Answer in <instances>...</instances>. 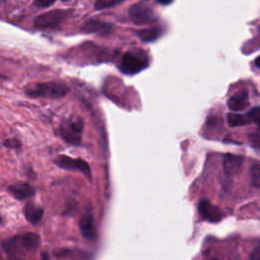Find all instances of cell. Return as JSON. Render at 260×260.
Wrapping results in <instances>:
<instances>
[{"instance_id": "cell-1", "label": "cell", "mask_w": 260, "mask_h": 260, "mask_svg": "<svg viewBox=\"0 0 260 260\" xmlns=\"http://www.w3.org/2000/svg\"><path fill=\"white\" fill-rule=\"evenodd\" d=\"M69 92V87L59 82H43L25 89V93L31 98L60 99Z\"/></svg>"}, {"instance_id": "cell-2", "label": "cell", "mask_w": 260, "mask_h": 260, "mask_svg": "<svg viewBox=\"0 0 260 260\" xmlns=\"http://www.w3.org/2000/svg\"><path fill=\"white\" fill-rule=\"evenodd\" d=\"M148 57L144 51L127 52L124 54L119 69L127 75L136 74L148 67Z\"/></svg>"}, {"instance_id": "cell-3", "label": "cell", "mask_w": 260, "mask_h": 260, "mask_svg": "<svg viewBox=\"0 0 260 260\" xmlns=\"http://www.w3.org/2000/svg\"><path fill=\"white\" fill-rule=\"evenodd\" d=\"M83 130V122L79 117H70L63 121L59 127L61 138L69 144L79 145Z\"/></svg>"}, {"instance_id": "cell-4", "label": "cell", "mask_w": 260, "mask_h": 260, "mask_svg": "<svg viewBox=\"0 0 260 260\" xmlns=\"http://www.w3.org/2000/svg\"><path fill=\"white\" fill-rule=\"evenodd\" d=\"M67 16H68V11L55 9L37 16L34 21V24L38 28L56 27L61 22H63Z\"/></svg>"}, {"instance_id": "cell-5", "label": "cell", "mask_w": 260, "mask_h": 260, "mask_svg": "<svg viewBox=\"0 0 260 260\" xmlns=\"http://www.w3.org/2000/svg\"><path fill=\"white\" fill-rule=\"evenodd\" d=\"M55 165L64 170H71V171H78L82 173L88 179L91 178L90 168L88 164L81 158H72L67 155H59L54 160Z\"/></svg>"}, {"instance_id": "cell-6", "label": "cell", "mask_w": 260, "mask_h": 260, "mask_svg": "<svg viewBox=\"0 0 260 260\" xmlns=\"http://www.w3.org/2000/svg\"><path fill=\"white\" fill-rule=\"evenodd\" d=\"M129 17L135 24H147L155 21L153 11L142 3H135L129 8Z\"/></svg>"}, {"instance_id": "cell-7", "label": "cell", "mask_w": 260, "mask_h": 260, "mask_svg": "<svg viewBox=\"0 0 260 260\" xmlns=\"http://www.w3.org/2000/svg\"><path fill=\"white\" fill-rule=\"evenodd\" d=\"M198 211L203 220L208 222H218L222 219V211L215 205L211 204L207 199H201L198 204Z\"/></svg>"}, {"instance_id": "cell-8", "label": "cell", "mask_w": 260, "mask_h": 260, "mask_svg": "<svg viewBox=\"0 0 260 260\" xmlns=\"http://www.w3.org/2000/svg\"><path fill=\"white\" fill-rule=\"evenodd\" d=\"M244 164V156L234 153H225L223 156V172L228 176H235L240 172Z\"/></svg>"}, {"instance_id": "cell-9", "label": "cell", "mask_w": 260, "mask_h": 260, "mask_svg": "<svg viewBox=\"0 0 260 260\" xmlns=\"http://www.w3.org/2000/svg\"><path fill=\"white\" fill-rule=\"evenodd\" d=\"M7 191L17 200H25L36 193L35 188L25 182H16L7 187Z\"/></svg>"}, {"instance_id": "cell-10", "label": "cell", "mask_w": 260, "mask_h": 260, "mask_svg": "<svg viewBox=\"0 0 260 260\" xmlns=\"http://www.w3.org/2000/svg\"><path fill=\"white\" fill-rule=\"evenodd\" d=\"M2 248L4 249L5 253L9 258H18L25 253L19 236H15L13 238L3 241Z\"/></svg>"}, {"instance_id": "cell-11", "label": "cell", "mask_w": 260, "mask_h": 260, "mask_svg": "<svg viewBox=\"0 0 260 260\" xmlns=\"http://www.w3.org/2000/svg\"><path fill=\"white\" fill-rule=\"evenodd\" d=\"M249 94L247 89H242L235 94H233L228 101V107L231 111L239 112L243 111L249 106Z\"/></svg>"}, {"instance_id": "cell-12", "label": "cell", "mask_w": 260, "mask_h": 260, "mask_svg": "<svg viewBox=\"0 0 260 260\" xmlns=\"http://www.w3.org/2000/svg\"><path fill=\"white\" fill-rule=\"evenodd\" d=\"M112 30L110 23L101 20H87L81 26V31L84 34H99L108 35Z\"/></svg>"}, {"instance_id": "cell-13", "label": "cell", "mask_w": 260, "mask_h": 260, "mask_svg": "<svg viewBox=\"0 0 260 260\" xmlns=\"http://www.w3.org/2000/svg\"><path fill=\"white\" fill-rule=\"evenodd\" d=\"M79 231L83 238L85 239H93L95 237V228L93 222V216L90 212L84 213L79 219Z\"/></svg>"}, {"instance_id": "cell-14", "label": "cell", "mask_w": 260, "mask_h": 260, "mask_svg": "<svg viewBox=\"0 0 260 260\" xmlns=\"http://www.w3.org/2000/svg\"><path fill=\"white\" fill-rule=\"evenodd\" d=\"M23 214L26 220L31 224H37L41 221L44 215V209L31 202H28L23 207Z\"/></svg>"}, {"instance_id": "cell-15", "label": "cell", "mask_w": 260, "mask_h": 260, "mask_svg": "<svg viewBox=\"0 0 260 260\" xmlns=\"http://www.w3.org/2000/svg\"><path fill=\"white\" fill-rule=\"evenodd\" d=\"M19 237L25 252L35 251L40 246L41 238L36 233H25L23 235H20Z\"/></svg>"}, {"instance_id": "cell-16", "label": "cell", "mask_w": 260, "mask_h": 260, "mask_svg": "<svg viewBox=\"0 0 260 260\" xmlns=\"http://www.w3.org/2000/svg\"><path fill=\"white\" fill-rule=\"evenodd\" d=\"M226 120L228 124L231 127H240V126H246L251 124L252 122L250 121L249 117L246 115L242 114H235V113H230L226 115Z\"/></svg>"}, {"instance_id": "cell-17", "label": "cell", "mask_w": 260, "mask_h": 260, "mask_svg": "<svg viewBox=\"0 0 260 260\" xmlns=\"http://www.w3.org/2000/svg\"><path fill=\"white\" fill-rule=\"evenodd\" d=\"M161 35V28L160 27H150L146 29H141L137 31V36L143 41V42H153L157 40Z\"/></svg>"}, {"instance_id": "cell-18", "label": "cell", "mask_w": 260, "mask_h": 260, "mask_svg": "<svg viewBox=\"0 0 260 260\" xmlns=\"http://www.w3.org/2000/svg\"><path fill=\"white\" fill-rule=\"evenodd\" d=\"M250 178H251V185L254 188H259V186H260V168H259V164L257 161L254 162L250 169Z\"/></svg>"}, {"instance_id": "cell-19", "label": "cell", "mask_w": 260, "mask_h": 260, "mask_svg": "<svg viewBox=\"0 0 260 260\" xmlns=\"http://www.w3.org/2000/svg\"><path fill=\"white\" fill-rule=\"evenodd\" d=\"M124 0H95L94 3V8L98 10H102V9H106L112 6H115L119 3H121Z\"/></svg>"}, {"instance_id": "cell-20", "label": "cell", "mask_w": 260, "mask_h": 260, "mask_svg": "<svg viewBox=\"0 0 260 260\" xmlns=\"http://www.w3.org/2000/svg\"><path fill=\"white\" fill-rule=\"evenodd\" d=\"M247 116L249 117V119H250L251 122H254L255 124H258V123H259V120H260V107H259V106H256V107L252 108V109L247 113Z\"/></svg>"}, {"instance_id": "cell-21", "label": "cell", "mask_w": 260, "mask_h": 260, "mask_svg": "<svg viewBox=\"0 0 260 260\" xmlns=\"http://www.w3.org/2000/svg\"><path fill=\"white\" fill-rule=\"evenodd\" d=\"M3 144H4V146H6L8 148H11V149H19L21 147L20 141L18 139H16V138L6 139V140H4Z\"/></svg>"}, {"instance_id": "cell-22", "label": "cell", "mask_w": 260, "mask_h": 260, "mask_svg": "<svg viewBox=\"0 0 260 260\" xmlns=\"http://www.w3.org/2000/svg\"><path fill=\"white\" fill-rule=\"evenodd\" d=\"M56 0H34V5L37 7H48L52 5Z\"/></svg>"}, {"instance_id": "cell-23", "label": "cell", "mask_w": 260, "mask_h": 260, "mask_svg": "<svg viewBox=\"0 0 260 260\" xmlns=\"http://www.w3.org/2000/svg\"><path fill=\"white\" fill-rule=\"evenodd\" d=\"M250 136L253 137L251 139V141H252V144H254V147H258L259 146V133L256 132L255 134H252Z\"/></svg>"}, {"instance_id": "cell-24", "label": "cell", "mask_w": 260, "mask_h": 260, "mask_svg": "<svg viewBox=\"0 0 260 260\" xmlns=\"http://www.w3.org/2000/svg\"><path fill=\"white\" fill-rule=\"evenodd\" d=\"M159 4H164V5H167L169 3H171L173 0H156Z\"/></svg>"}, {"instance_id": "cell-25", "label": "cell", "mask_w": 260, "mask_h": 260, "mask_svg": "<svg viewBox=\"0 0 260 260\" xmlns=\"http://www.w3.org/2000/svg\"><path fill=\"white\" fill-rule=\"evenodd\" d=\"M258 58H259V57H257V58H256V60H255V64H256V66H257V67H259V64H258Z\"/></svg>"}, {"instance_id": "cell-26", "label": "cell", "mask_w": 260, "mask_h": 260, "mask_svg": "<svg viewBox=\"0 0 260 260\" xmlns=\"http://www.w3.org/2000/svg\"><path fill=\"white\" fill-rule=\"evenodd\" d=\"M2 224H3V220H2V217L0 215V225H2Z\"/></svg>"}, {"instance_id": "cell-27", "label": "cell", "mask_w": 260, "mask_h": 260, "mask_svg": "<svg viewBox=\"0 0 260 260\" xmlns=\"http://www.w3.org/2000/svg\"><path fill=\"white\" fill-rule=\"evenodd\" d=\"M62 1H67V0H62Z\"/></svg>"}, {"instance_id": "cell-28", "label": "cell", "mask_w": 260, "mask_h": 260, "mask_svg": "<svg viewBox=\"0 0 260 260\" xmlns=\"http://www.w3.org/2000/svg\"><path fill=\"white\" fill-rule=\"evenodd\" d=\"M0 257H1V254H0Z\"/></svg>"}]
</instances>
